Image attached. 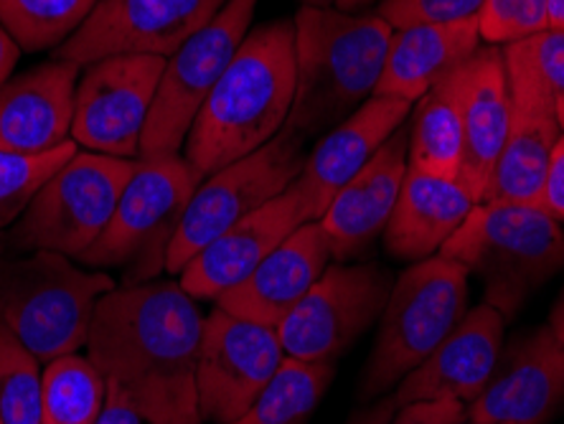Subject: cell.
<instances>
[{
	"label": "cell",
	"mask_w": 564,
	"mask_h": 424,
	"mask_svg": "<svg viewBox=\"0 0 564 424\" xmlns=\"http://www.w3.org/2000/svg\"><path fill=\"white\" fill-rule=\"evenodd\" d=\"M204 323L181 282L115 287L97 303L87 359L148 424H202L196 373Z\"/></svg>",
	"instance_id": "1"
},
{
	"label": "cell",
	"mask_w": 564,
	"mask_h": 424,
	"mask_svg": "<svg viewBox=\"0 0 564 424\" xmlns=\"http://www.w3.org/2000/svg\"><path fill=\"white\" fill-rule=\"evenodd\" d=\"M295 81V23L278 19L247 33L186 138L184 157L202 181L282 132Z\"/></svg>",
	"instance_id": "2"
},
{
	"label": "cell",
	"mask_w": 564,
	"mask_h": 424,
	"mask_svg": "<svg viewBox=\"0 0 564 424\" xmlns=\"http://www.w3.org/2000/svg\"><path fill=\"white\" fill-rule=\"evenodd\" d=\"M295 99L285 130L321 138L375 97L394 29L371 13L301 6L295 13Z\"/></svg>",
	"instance_id": "3"
},
{
	"label": "cell",
	"mask_w": 564,
	"mask_h": 424,
	"mask_svg": "<svg viewBox=\"0 0 564 424\" xmlns=\"http://www.w3.org/2000/svg\"><path fill=\"white\" fill-rule=\"evenodd\" d=\"M437 254L476 272L486 287V305L509 320L564 268V231L536 204L484 202L473 206Z\"/></svg>",
	"instance_id": "4"
},
{
	"label": "cell",
	"mask_w": 564,
	"mask_h": 424,
	"mask_svg": "<svg viewBox=\"0 0 564 424\" xmlns=\"http://www.w3.org/2000/svg\"><path fill=\"white\" fill-rule=\"evenodd\" d=\"M115 280L56 252H0V323L41 363L87 346L97 303Z\"/></svg>",
	"instance_id": "5"
},
{
	"label": "cell",
	"mask_w": 564,
	"mask_h": 424,
	"mask_svg": "<svg viewBox=\"0 0 564 424\" xmlns=\"http://www.w3.org/2000/svg\"><path fill=\"white\" fill-rule=\"evenodd\" d=\"M468 274L463 264L435 254L394 280L375 348L361 371L364 402L400 384L458 326L468 313Z\"/></svg>",
	"instance_id": "6"
},
{
	"label": "cell",
	"mask_w": 564,
	"mask_h": 424,
	"mask_svg": "<svg viewBox=\"0 0 564 424\" xmlns=\"http://www.w3.org/2000/svg\"><path fill=\"white\" fill-rule=\"evenodd\" d=\"M135 163L93 151L74 153L36 191L11 231L0 235V252H56L79 260L110 227Z\"/></svg>",
	"instance_id": "7"
},
{
	"label": "cell",
	"mask_w": 564,
	"mask_h": 424,
	"mask_svg": "<svg viewBox=\"0 0 564 424\" xmlns=\"http://www.w3.org/2000/svg\"><path fill=\"white\" fill-rule=\"evenodd\" d=\"M202 176L186 157H138L105 235L79 257L89 268H126L128 285H143L165 270L169 249Z\"/></svg>",
	"instance_id": "8"
},
{
	"label": "cell",
	"mask_w": 564,
	"mask_h": 424,
	"mask_svg": "<svg viewBox=\"0 0 564 424\" xmlns=\"http://www.w3.org/2000/svg\"><path fill=\"white\" fill-rule=\"evenodd\" d=\"M303 145L305 140L301 135L282 128V132L260 151L224 165L221 171L198 183L171 242L165 272L181 274V270L231 224L285 194L301 176L305 157H308Z\"/></svg>",
	"instance_id": "9"
},
{
	"label": "cell",
	"mask_w": 564,
	"mask_h": 424,
	"mask_svg": "<svg viewBox=\"0 0 564 424\" xmlns=\"http://www.w3.org/2000/svg\"><path fill=\"white\" fill-rule=\"evenodd\" d=\"M254 8L257 0H227L202 31H196L171 59H165L140 140V157L181 153L198 110L250 33Z\"/></svg>",
	"instance_id": "10"
},
{
	"label": "cell",
	"mask_w": 564,
	"mask_h": 424,
	"mask_svg": "<svg viewBox=\"0 0 564 424\" xmlns=\"http://www.w3.org/2000/svg\"><path fill=\"white\" fill-rule=\"evenodd\" d=\"M394 278L377 262H336L315 280L278 336L288 359L336 363L384 313Z\"/></svg>",
	"instance_id": "11"
},
{
	"label": "cell",
	"mask_w": 564,
	"mask_h": 424,
	"mask_svg": "<svg viewBox=\"0 0 564 424\" xmlns=\"http://www.w3.org/2000/svg\"><path fill=\"white\" fill-rule=\"evenodd\" d=\"M227 0H99L54 59L89 66L107 56L171 59L217 15Z\"/></svg>",
	"instance_id": "12"
},
{
	"label": "cell",
	"mask_w": 564,
	"mask_h": 424,
	"mask_svg": "<svg viewBox=\"0 0 564 424\" xmlns=\"http://www.w3.org/2000/svg\"><path fill=\"white\" fill-rule=\"evenodd\" d=\"M163 69L161 56L135 54L89 64L74 95V143L112 157L140 155V140Z\"/></svg>",
	"instance_id": "13"
},
{
	"label": "cell",
	"mask_w": 564,
	"mask_h": 424,
	"mask_svg": "<svg viewBox=\"0 0 564 424\" xmlns=\"http://www.w3.org/2000/svg\"><path fill=\"white\" fill-rule=\"evenodd\" d=\"M285 359L278 328L237 318L221 307L206 315L196 373L202 420L229 424L242 417Z\"/></svg>",
	"instance_id": "14"
},
{
	"label": "cell",
	"mask_w": 564,
	"mask_h": 424,
	"mask_svg": "<svg viewBox=\"0 0 564 424\" xmlns=\"http://www.w3.org/2000/svg\"><path fill=\"white\" fill-rule=\"evenodd\" d=\"M511 89V120L486 202L536 204L552 148L562 135L550 87L536 64L532 39L503 46Z\"/></svg>",
	"instance_id": "15"
},
{
	"label": "cell",
	"mask_w": 564,
	"mask_h": 424,
	"mask_svg": "<svg viewBox=\"0 0 564 424\" xmlns=\"http://www.w3.org/2000/svg\"><path fill=\"white\" fill-rule=\"evenodd\" d=\"M562 406L564 344L542 326L509 340L484 392L468 404V422L546 424Z\"/></svg>",
	"instance_id": "16"
},
{
	"label": "cell",
	"mask_w": 564,
	"mask_h": 424,
	"mask_svg": "<svg viewBox=\"0 0 564 424\" xmlns=\"http://www.w3.org/2000/svg\"><path fill=\"white\" fill-rule=\"evenodd\" d=\"M410 115V102L371 97L341 124L321 135L305 157L301 176L293 183L305 219L318 221L338 191L377 155L379 148L392 138V132L402 128Z\"/></svg>",
	"instance_id": "17"
},
{
	"label": "cell",
	"mask_w": 564,
	"mask_h": 424,
	"mask_svg": "<svg viewBox=\"0 0 564 424\" xmlns=\"http://www.w3.org/2000/svg\"><path fill=\"white\" fill-rule=\"evenodd\" d=\"M506 318L491 305L463 315L433 354L394 389L397 410L412 402L458 399L470 404L491 379L503 351Z\"/></svg>",
	"instance_id": "18"
},
{
	"label": "cell",
	"mask_w": 564,
	"mask_h": 424,
	"mask_svg": "<svg viewBox=\"0 0 564 424\" xmlns=\"http://www.w3.org/2000/svg\"><path fill=\"white\" fill-rule=\"evenodd\" d=\"M410 168V130H397L321 216L336 262L359 260L384 235Z\"/></svg>",
	"instance_id": "19"
},
{
	"label": "cell",
	"mask_w": 564,
	"mask_h": 424,
	"mask_svg": "<svg viewBox=\"0 0 564 424\" xmlns=\"http://www.w3.org/2000/svg\"><path fill=\"white\" fill-rule=\"evenodd\" d=\"M303 224H308V219L301 198L290 186L285 194L247 214L212 244H206L181 270V287L194 301H219L224 293L250 278L257 264Z\"/></svg>",
	"instance_id": "20"
},
{
	"label": "cell",
	"mask_w": 564,
	"mask_h": 424,
	"mask_svg": "<svg viewBox=\"0 0 564 424\" xmlns=\"http://www.w3.org/2000/svg\"><path fill=\"white\" fill-rule=\"evenodd\" d=\"M82 66L52 59L0 87V151L41 155L72 140Z\"/></svg>",
	"instance_id": "21"
},
{
	"label": "cell",
	"mask_w": 564,
	"mask_h": 424,
	"mask_svg": "<svg viewBox=\"0 0 564 424\" xmlns=\"http://www.w3.org/2000/svg\"><path fill=\"white\" fill-rule=\"evenodd\" d=\"M330 260L334 257L321 221L303 224L257 264L250 278L224 293L217 307L237 318L278 328L326 272Z\"/></svg>",
	"instance_id": "22"
},
{
	"label": "cell",
	"mask_w": 564,
	"mask_h": 424,
	"mask_svg": "<svg viewBox=\"0 0 564 424\" xmlns=\"http://www.w3.org/2000/svg\"><path fill=\"white\" fill-rule=\"evenodd\" d=\"M511 120V89L503 46L478 48L466 64L463 87V188L484 204L503 153Z\"/></svg>",
	"instance_id": "23"
},
{
	"label": "cell",
	"mask_w": 564,
	"mask_h": 424,
	"mask_svg": "<svg viewBox=\"0 0 564 424\" xmlns=\"http://www.w3.org/2000/svg\"><path fill=\"white\" fill-rule=\"evenodd\" d=\"M480 48L478 15L453 23H420L392 33L375 97L417 102L440 79Z\"/></svg>",
	"instance_id": "24"
},
{
	"label": "cell",
	"mask_w": 564,
	"mask_h": 424,
	"mask_svg": "<svg viewBox=\"0 0 564 424\" xmlns=\"http://www.w3.org/2000/svg\"><path fill=\"white\" fill-rule=\"evenodd\" d=\"M476 206L460 181L408 168L400 198L384 229L387 252L400 262L435 257Z\"/></svg>",
	"instance_id": "25"
},
{
	"label": "cell",
	"mask_w": 564,
	"mask_h": 424,
	"mask_svg": "<svg viewBox=\"0 0 564 424\" xmlns=\"http://www.w3.org/2000/svg\"><path fill=\"white\" fill-rule=\"evenodd\" d=\"M466 64L440 79L425 97L417 99L410 128V168L458 181L463 163Z\"/></svg>",
	"instance_id": "26"
},
{
	"label": "cell",
	"mask_w": 564,
	"mask_h": 424,
	"mask_svg": "<svg viewBox=\"0 0 564 424\" xmlns=\"http://www.w3.org/2000/svg\"><path fill=\"white\" fill-rule=\"evenodd\" d=\"M334 363L285 359L242 417L229 424H305L334 381Z\"/></svg>",
	"instance_id": "27"
},
{
	"label": "cell",
	"mask_w": 564,
	"mask_h": 424,
	"mask_svg": "<svg viewBox=\"0 0 564 424\" xmlns=\"http://www.w3.org/2000/svg\"><path fill=\"white\" fill-rule=\"evenodd\" d=\"M107 404V381L87 356L48 361L41 392V424H97Z\"/></svg>",
	"instance_id": "28"
},
{
	"label": "cell",
	"mask_w": 564,
	"mask_h": 424,
	"mask_svg": "<svg viewBox=\"0 0 564 424\" xmlns=\"http://www.w3.org/2000/svg\"><path fill=\"white\" fill-rule=\"evenodd\" d=\"M99 0H0V26L21 52H48L66 44L93 15Z\"/></svg>",
	"instance_id": "29"
},
{
	"label": "cell",
	"mask_w": 564,
	"mask_h": 424,
	"mask_svg": "<svg viewBox=\"0 0 564 424\" xmlns=\"http://www.w3.org/2000/svg\"><path fill=\"white\" fill-rule=\"evenodd\" d=\"M39 359L0 323V420L3 424H41L44 373Z\"/></svg>",
	"instance_id": "30"
},
{
	"label": "cell",
	"mask_w": 564,
	"mask_h": 424,
	"mask_svg": "<svg viewBox=\"0 0 564 424\" xmlns=\"http://www.w3.org/2000/svg\"><path fill=\"white\" fill-rule=\"evenodd\" d=\"M77 153V143L66 140L62 148L41 155H21L0 151V229L19 221L36 191L54 176L69 157Z\"/></svg>",
	"instance_id": "31"
},
{
	"label": "cell",
	"mask_w": 564,
	"mask_h": 424,
	"mask_svg": "<svg viewBox=\"0 0 564 424\" xmlns=\"http://www.w3.org/2000/svg\"><path fill=\"white\" fill-rule=\"evenodd\" d=\"M480 39L509 46L546 31V0H486L478 13Z\"/></svg>",
	"instance_id": "32"
},
{
	"label": "cell",
	"mask_w": 564,
	"mask_h": 424,
	"mask_svg": "<svg viewBox=\"0 0 564 424\" xmlns=\"http://www.w3.org/2000/svg\"><path fill=\"white\" fill-rule=\"evenodd\" d=\"M486 0H381L379 15L394 31L420 23H453L480 13Z\"/></svg>",
	"instance_id": "33"
},
{
	"label": "cell",
	"mask_w": 564,
	"mask_h": 424,
	"mask_svg": "<svg viewBox=\"0 0 564 424\" xmlns=\"http://www.w3.org/2000/svg\"><path fill=\"white\" fill-rule=\"evenodd\" d=\"M536 64L542 69V77L550 87L557 110L560 128L564 132V31H544L532 39Z\"/></svg>",
	"instance_id": "34"
},
{
	"label": "cell",
	"mask_w": 564,
	"mask_h": 424,
	"mask_svg": "<svg viewBox=\"0 0 564 424\" xmlns=\"http://www.w3.org/2000/svg\"><path fill=\"white\" fill-rule=\"evenodd\" d=\"M468 404L458 399H433V402H412L394 412L389 424H466Z\"/></svg>",
	"instance_id": "35"
},
{
	"label": "cell",
	"mask_w": 564,
	"mask_h": 424,
	"mask_svg": "<svg viewBox=\"0 0 564 424\" xmlns=\"http://www.w3.org/2000/svg\"><path fill=\"white\" fill-rule=\"evenodd\" d=\"M539 206H542L554 221H564V132L557 143H554L550 163H546Z\"/></svg>",
	"instance_id": "36"
},
{
	"label": "cell",
	"mask_w": 564,
	"mask_h": 424,
	"mask_svg": "<svg viewBox=\"0 0 564 424\" xmlns=\"http://www.w3.org/2000/svg\"><path fill=\"white\" fill-rule=\"evenodd\" d=\"M97 424H148V422L140 417L132 406L122 402L118 394L107 389V404H105L102 414H99Z\"/></svg>",
	"instance_id": "37"
},
{
	"label": "cell",
	"mask_w": 564,
	"mask_h": 424,
	"mask_svg": "<svg viewBox=\"0 0 564 424\" xmlns=\"http://www.w3.org/2000/svg\"><path fill=\"white\" fill-rule=\"evenodd\" d=\"M397 412V402L394 396H379V402H375L367 410H359L356 414H351V420L346 424H389Z\"/></svg>",
	"instance_id": "38"
},
{
	"label": "cell",
	"mask_w": 564,
	"mask_h": 424,
	"mask_svg": "<svg viewBox=\"0 0 564 424\" xmlns=\"http://www.w3.org/2000/svg\"><path fill=\"white\" fill-rule=\"evenodd\" d=\"M19 56H21V46L15 44L11 33L0 26V87L11 79L15 64H19Z\"/></svg>",
	"instance_id": "39"
},
{
	"label": "cell",
	"mask_w": 564,
	"mask_h": 424,
	"mask_svg": "<svg viewBox=\"0 0 564 424\" xmlns=\"http://www.w3.org/2000/svg\"><path fill=\"white\" fill-rule=\"evenodd\" d=\"M546 31H564V0H546Z\"/></svg>",
	"instance_id": "40"
},
{
	"label": "cell",
	"mask_w": 564,
	"mask_h": 424,
	"mask_svg": "<svg viewBox=\"0 0 564 424\" xmlns=\"http://www.w3.org/2000/svg\"><path fill=\"white\" fill-rule=\"evenodd\" d=\"M550 328H552V334L564 344V287H562V293L557 297V303H554V307H552Z\"/></svg>",
	"instance_id": "41"
},
{
	"label": "cell",
	"mask_w": 564,
	"mask_h": 424,
	"mask_svg": "<svg viewBox=\"0 0 564 424\" xmlns=\"http://www.w3.org/2000/svg\"><path fill=\"white\" fill-rule=\"evenodd\" d=\"M375 3H379V0H336L334 8H338V11H344V13H361Z\"/></svg>",
	"instance_id": "42"
},
{
	"label": "cell",
	"mask_w": 564,
	"mask_h": 424,
	"mask_svg": "<svg viewBox=\"0 0 564 424\" xmlns=\"http://www.w3.org/2000/svg\"><path fill=\"white\" fill-rule=\"evenodd\" d=\"M336 0H301V6H315V8H330Z\"/></svg>",
	"instance_id": "43"
},
{
	"label": "cell",
	"mask_w": 564,
	"mask_h": 424,
	"mask_svg": "<svg viewBox=\"0 0 564 424\" xmlns=\"http://www.w3.org/2000/svg\"><path fill=\"white\" fill-rule=\"evenodd\" d=\"M466 424H476V422H466Z\"/></svg>",
	"instance_id": "44"
},
{
	"label": "cell",
	"mask_w": 564,
	"mask_h": 424,
	"mask_svg": "<svg viewBox=\"0 0 564 424\" xmlns=\"http://www.w3.org/2000/svg\"><path fill=\"white\" fill-rule=\"evenodd\" d=\"M0 424H3V420H0Z\"/></svg>",
	"instance_id": "45"
}]
</instances>
